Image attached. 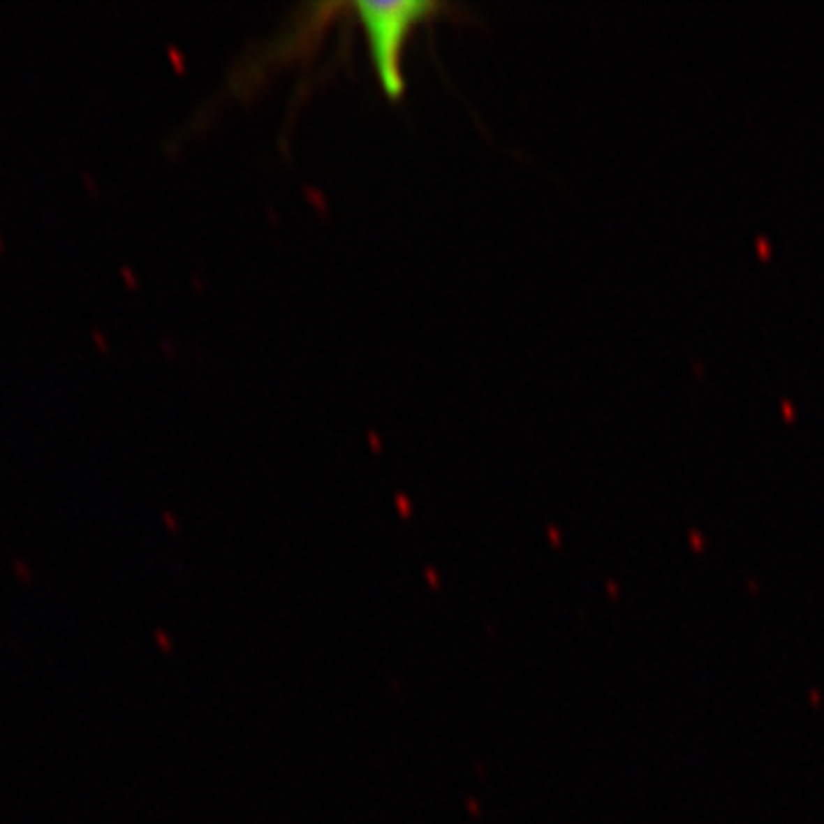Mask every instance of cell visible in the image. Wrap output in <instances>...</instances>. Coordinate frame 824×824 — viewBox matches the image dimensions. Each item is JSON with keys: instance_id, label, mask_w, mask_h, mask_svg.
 <instances>
[{"instance_id": "cell-1", "label": "cell", "mask_w": 824, "mask_h": 824, "mask_svg": "<svg viewBox=\"0 0 824 824\" xmlns=\"http://www.w3.org/2000/svg\"><path fill=\"white\" fill-rule=\"evenodd\" d=\"M449 10V5L428 0H360L348 5L353 21L365 35L374 76L387 98L399 101L406 96L403 57L415 30Z\"/></svg>"}]
</instances>
